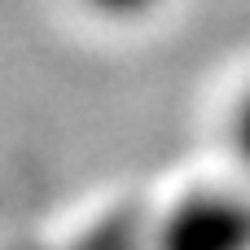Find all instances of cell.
<instances>
[{
    "mask_svg": "<svg viewBox=\"0 0 250 250\" xmlns=\"http://www.w3.org/2000/svg\"><path fill=\"white\" fill-rule=\"evenodd\" d=\"M158 250H250V189L198 185L158 224Z\"/></svg>",
    "mask_w": 250,
    "mask_h": 250,
    "instance_id": "6da1fadb",
    "label": "cell"
},
{
    "mask_svg": "<svg viewBox=\"0 0 250 250\" xmlns=\"http://www.w3.org/2000/svg\"><path fill=\"white\" fill-rule=\"evenodd\" d=\"M229 149H233L242 176L250 180V83L242 88V97H237L233 110H229Z\"/></svg>",
    "mask_w": 250,
    "mask_h": 250,
    "instance_id": "7a4b0ae2",
    "label": "cell"
},
{
    "mask_svg": "<svg viewBox=\"0 0 250 250\" xmlns=\"http://www.w3.org/2000/svg\"><path fill=\"white\" fill-rule=\"evenodd\" d=\"M88 13H97V18H105V22H141V18H149L163 0H79Z\"/></svg>",
    "mask_w": 250,
    "mask_h": 250,
    "instance_id": "3957f363",
    "label": "cell"
}]
</instances>
